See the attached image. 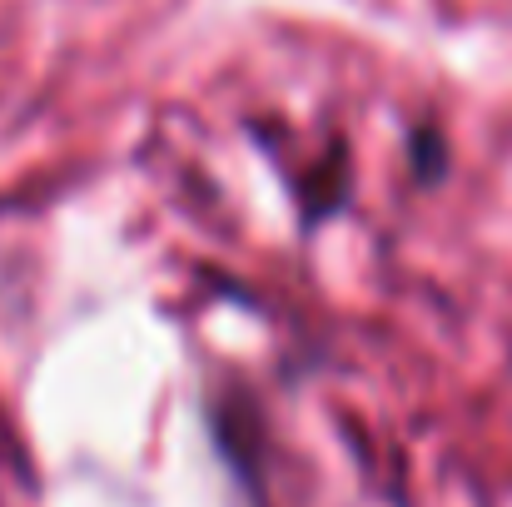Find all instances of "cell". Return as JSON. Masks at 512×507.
I'll list each match as a JSON object with an SVG mask.
<instances>
[{
    "mask_svg": "<svg viewBox=\"0 0 512 507\" xmlns=\"http://www.w3.org/2000/svg\"><path fill=\"white\" fill-rule=\"evenodd\" d=\"M418 165H423V179H438L443 174V140L433 130L418 135Z\"/></svg>",
    "mask_w": 512,
    "mask_h": 507,
    "instance_id": "6da1fadb",
    "label": "cell"
}]
</instances>
